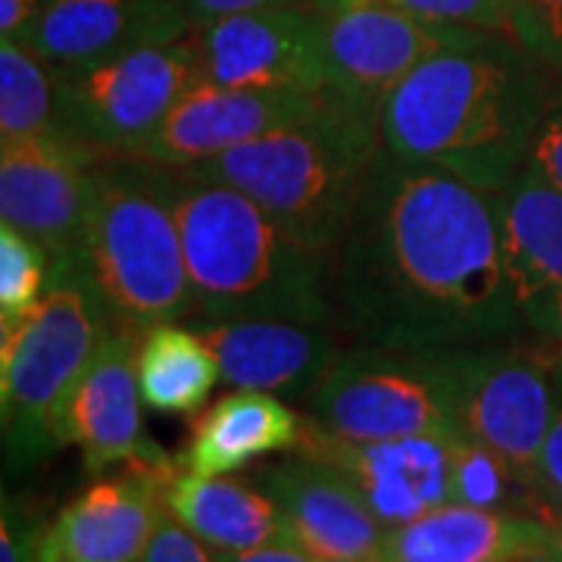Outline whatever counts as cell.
I'll return each mask as SVG.
<instances>
[{
  "mask_svg": "<svg viewBox=\"0 0 562 562\" xmlns=\"http://www.w3.org/2000/svg\"><path fill=\"white\" fill-rule=\"evenodd\" d=\"M347 335L394 350H453L522 331L503 269L497 194L379 147L331 254Z\"/></svg>",
  "mask_w": 562,
  "mask_h": 562,
  "instance_id": "cell-1",
  "label": "cell"
},
{
  "mask_svg": "<svg viewBox=\"0 0 562 562\" xmlns=\"http://www.w3.org/2000/svg\"><path fill=\"white\" fill-rule=\"evenodd\" d=\"M528 57L491 35L425 60L382 103V147L497 194L525 166L550 106Z\"/></svg>",
  "mask_w": 562,
  "mask_h": 562,
  "instance_id": "cell-2",
  "label": "cell"
},
{
  "mask_svg": "<svg viewBox=\"0 0 562 562\" xmlns=\"http://www.w3.org/2000/svg\"><path fill=\"white\" fill-rule=\"evenodd\" d=\"M179 222L194 316L331 319L328 257L297 241L247 194L179 166H157Z\"/></svg>",
  "mask_w": 562,
  "mask_h": 562,
  "instance_id": "cell-3",
  "label": "cell"
},
{
  "mask_svg": "<svg viewBox=\"0 0 562 562\" xmlns=\"http://www.w3.org/2000/svg\"><path fill=\"white\" fill-rule=\"evenodd\" d=\"M379 147V116L325 94L310 120L244 140L184 169L247 194L297 241L331 260Z\"/></svg>",
  "mask_w": 562,
  "mask_h": 562,
  "instance_id": "cell-4",
  "label": "cell"
},
{
  "mask_svg": "<svg viewBox=\"0 0 562 562\" xmlns=\"http://www.w3.org/2000/svg\"><path fill=\"white\" fill-rule=\"evenodd\" d=\"M76 262L98 288L116 328L147 335L194 313L179 222L154 162L98 160Z\"/></svg>",
  "mask_w": 562,
  "mask_h": 562,
  "instance_id": "cell-5",
  "label": "cell"
},
{
  "mask_svg": "<svg viewBox=\"0 0 562 562\" xmlns=\"http://www.w3.org/2000/svg\"><path fill=\"white\" fill-rule=\"evenodd\" d=\"M116 328L79 262H60L41 303L0 319V425L7 472L41 462L57 443V416L101 341Z\"/></svg>",
  "mask_w": 562,
  "mask_h": 562,
  "instance_id": "cell-6",
  "label": "cell"
},
{
  "mask_svg": "<svg viewBox=\"0 0 562 562\" xmlns=\"http://www.w3.org/2000/svg\"><path fill=\"white\" fill-rule=\"evenodd\" d=\"M306 401L313 425L353 441L460 435L450 350L360 341L338 353Z\"/></svg>",
  "mask_w": 562,
  "mask_h": 562,
  "instance_id": "cell-7",
  "label": "cell"
},
{
  "mask_svg": "<svg viewBox=\"0 0 562 562\" xmlns=\"http://www.w3.org/2000/svg\"><path fill=\"white\" fill-rule=\"evenodd\" d=\"M460 435L491 447L531 491L541 479V453L557 416L562 344L516 338L453 347Z\"/></svg>",
  "mask_w": 562,
  "mask_h": 562,
  "instance_id": "cell-8",
  "label": "cell"
},
{
  "mask_svg": "<svg viewBox=\"0 0 562 562\" xmlns=\"http://www.w3.org/2000/svg\"><path fill=\"white\" fill-rule=\"evenodd\" d=\"M63 132L103 157H132L201 81L194 32L81 69H57Z\"/></svg>",
  "mask_w": 562,
  "mask_h": 562,
  "instance_id": "cell-9",
  "label": "cell"
},
{
  "mask_svg": "<svg viewBox=\"0 0 562 562\" xmlns=\"http://www.w3.org/2000/svg\"><path fill=\"white\" fill-rule=\"evenodd\" d=\"M201 81L228 88L328 91L325 16L301 0H281L206 20L194 29Z\"/></svg>",
  "mask_w": 562,
  "mask_h": 562,
  "instance_id": "cell-10",
  "label": "cell"
},
{
  "mask_svg": "<svg viewBox=\"0 0 562 562\" xmlns=\"http://www.w3.org/2000/svg\"><path fill=\"white\" fill-rule=\"evenodd\" d=\"M322 16L328 60L325 94L369 116H379L387 94L425 60L491 38L487 32L441 25L372 3L322 10Z\"/></svg>",
  "mask_w": 562,
  "mask_h": 562,
  "instance_id": "cell-11",
  "label": "cell"
},
{
  "mask_svg": "<svg viewBox=\"0 0 562 562\" xmlns=\"http://www.w3.org/2000/svg\"><path fill=\"white\" fill-rule=\"evenodd\" d=\"M98 160L103 154L66 132L0 140V222L35 238L54 266L76 262Z\"/></svg>",
  "mask_w": 562,
  "mask_h": 562,
  "instance_id": "cell-12",
  "label": "cell"
},
{
  "mask_svg": "<svg viewBox=\"0 0 562 562\" xmlns=\"http://www.w3.org/2000/svg\"><path fill=\"white\" fill-rule=\"evenodd\" d=\"M294 453L338 469L387 531L453 503V435L353 441L306 419Z\"/></svg>",
  "mask_w": 562,
  "mask_h": 562,
  "instance_id": "cell-13",
  "label": "cell"
},
{
  "mask_svg": "<svg viewBox=\"0 0 562 562\" xmlns=\"http://www.w3.org/2000/svg\"><path fill=\"white\" fill-rule=\"evenodd\" d=\"M176 460H132L120 475L88 484L44 525L41 562H138L169 516L166 479Z\"/></svg>",
  "mask_w": 562,
  "mask_h": 562,
  "instance_id": "cell-14",
  "label": "cell"
},
{
  "mask_svg": "<svg viewBox=\"0 0 562 562\" xmlns=\"http://www.w3.org/2000/svg\"><path fill=\"white\" fill-rule=\"evenodd\" d=\"M140 335L110 328L81 379L72 384L57 416V443L81 450L85 469L101 475L110 465L132 460H169L144 435L138 379Z\"/></svg>",
  "mask_w": 562,
  "mask_h": 562,
  "instance_id": "cell-15",
  "label": "cell"
},
{
  "mask_svg": "<svg viewBox=\"0 0 562 562\" xmlns=\"http://www.w3.org/2000/svg\"><path fill=\"white\" fill-rule=\"evenodd\" d=\"M325 94L272 91V88H228L194 81L157 132L132 154L154 166H194L220 157L244 140L310 120Z\"/></svg>",
  "mask_w": 562,
  "mask_h": 562,
  "instance_id": "cell-16",
  "label": "cell"
},
{
  "mask_svg": "<svg viewBox=\"0 0 562 562\" xmlns=\"http://www.w3.org/2000/svg\"><path fill=\"white\" fill-rule=\"evenodd\" d=\"M503 269L522 328L562 344V191L525 162L497 191Z\"/></svg>",
  "mask_w": 562,
  "mask_h": 562,
  "instance_id": "cell-17",
  "label": "cell"
},
{
  "mask_svg": "<svg viewBox=\"0 0 562 562\" xmlns=\"http://www.w3.org/2000/svg\"><path fill=\"white\" fill-rule=\"evenodd\" d=\"M276 501L288 541L328 562H382L387 528L328 462L297 453L257 475Z\"/></svg>",
  "mask_w": 562,
  "mask_h": 562,
  "instance_id": "cell-18",
  "label": "cell"
},
{
  "mask_svg": "<svg viewBox=\"0 0 562 562\" xmlns=\"http://www.w3.org/2000/svg\"><path fill=\"white\" fill-rule=\"evenodd\" d=\"M194 29L198 20L176 0H44L20 41L54 69H81Z\"/></svg>",
  "mask_w": 562,
  "mask_h": 562,
  "instance_id": "cell-19",
  "label": "cell"
},
{
  "mask_svg": "<svg viewBox=\"0 0 562 562\" xmlns=\"http://www.w3.org/2000/svg\"><path fill=\"white\" fill-rule=\"evenodd\" d=\"M188 325L213 347L222 382L232 387L310 397L341 353L335 331L313 322L194 316Z\"/></svg>",
  "mask_w": 562,
  "mask_h": 562,
  "instance_id": "cell-20",
  "label": "cell"
},
{
  "mask_svg": "<svg viewBox=\"0 0 562 562\" xmlns=\"http://www.w3.org/2000/svg\"><path fill=\"white\" fill-rule=\"evenodd\" d=\"M538 516L447 503L391 528L382 562H543Z\"/></svg>",
  "mask_w": 562,
  "mask_h": 562,
  "instance_id": "cell-21",
  "label": "cell"
},
{
  "mask_svg": "<svg viewBox=\"0 0 562 562\" xmlns=\"http://www.w3.org/2000/svg\"><path fill=\"white\" fill-rule=\"evenodd\" d=\"M301 435L303 419L279 401V394L235 387L198 416L191 441L181 453V469L198 475H228L269 453L297 450Z\"/></svg>",
  "mask_w": 562,
  "mask_h": 562,
  "instance_id": "cell-22",
  "label": "cell"
},
{
  "mask_svg": "<svg viewBox=\"0 0 562 562\" xmlns=\"http://www.w3.org/2000/svg\"><path fill=\"white\" fill-rule=\"evenodd\" d=\"M166 509L216 553L254 550L288 538L279 506L262 487L225 475H198L181 469V462L166 479Z\"/></svg>",
  "mask_w": 562,
  "mask_h": 562,
  "instance_id": "cell-23",
  "label": "cell"
},
{
  "mask_svg": "<svg viewBox=\"0 0 562 562\" xmlns=\"http://www.w3.org/2000/svg\"><path fill=\"white\" fill-rule=\"evenodd\" d=\"M138 379L144 406L166 416H191L222 382L220 360L191 325L166 322L140 335Z\"/></svg>",
  "mask_w": 562,
  "mask_h": 562,
  "instance_id": "cell-24",
  "label": "cell"
},
{
  "mask_svg": "<svg viewBox=\"0 0 562 562\" xmlns=\"http://www.w3.org/2000/svg\"><path fill=\"white\" fill-rule=\"evenodd\" d=\"M63 132L60 79L22 41L0 38V140Z\"/></svg>",
  "mask_w": 562,
  "mask_h": 562,
  "instance_id": "cell-25",
  "label": "cell"
},
{
  "mask_svg": "<svg viewBox=\"0 0 562 562\" xmlns=\"http://www.w3.org/2000/svg\"><path fill=\"white\" fill-rule=\"evenodd\" d=\"M535 497L538 491H531L491 447L453 435V503L531 516Z\"/></svg>",
  "mask_w": 562,
  "mask_h": 562,
  "instance_id": "cell-26",
  "label": "cell"
},
{
  "mask_svg": "<svg viewBox=\"0 0 562 562\" xmlns=\"http://www.w3.org/2000/svg\"><path fill=\"white\" fill-rule=\"evenodd\" d=\"M54 262L35 238L0 222V319L32 313L50 284Z\"/></svg>",
  "mask_w": 562,
  "mask_h": 562,
  "instance_id": "cell-27",
  "label": "cell"
},
{
  "mask_svg": "<svg viewBox=\"0 0 562 562\" xmlns=\"http://www.w3.org/2000/svg\"><path fill=\"white\" fill-rule=\"evenodd\" d=\"M301 3L316 7V10L372 3V7L401 10V13L419 16V20L457 25V29H475V32H487V35L513 32V0H301Z\"/></svg>",
  "mask_w": 562,
  "mask_h": 562,
  "instance_id": "cell-28",
  "label": "cell"
},
{
  "mask_svg": "<svg viewBox=\"0 0 562 562\" xmlns=\"http://www.w3.org/2000/svg\"><path fill=\"white\" fill-rule=\"evenodd\" d=\"M513 35L535 60L562 72V0H513Z\"/></svg>",
  "mask_w": 562,
  "mask_h": 562,
  "instance_id": "cell-29",
  "label": "cell"
},
{
  "mask_svg": "<svg viewBox=\"0 0 562 562\" xmlns=\"http://www.w3.org/2000/svg\"><path fill=\"white\" fill-rule=\"evenodd\" d=\"M44 519L29 506L3 494L0 513V562H41Z\"/></svg>",
  "mask_w": 562,
  "mask_h": 562,
  "instance_id": "cell-30",
  "label": "cell"
},
{
  "mask_svg": "<svg viewBox=\"0 0 562 562\" xmlns=\"http://www.w3.org/2000/svg\"><path fill=\"white\" fill-rule=\"evenodd\" d=\"M138 562H220L216 553L194 538L181 522H176L172 516H166L162 525L157 528L154 541L147 543L144 557Z\"/></svg>",
  "mask_w": 562,
  "mask_h": 562,
  "instance_id": "cell-31",
  "label": "cell"
},
{
  "mask_svg": "<svg viewBox=\"0 0 562 562\" xmlns=\"http://www.w3.org/2000/svg\"><path fill=\"white\" fill-rule=\"evenodd\" d=\"M525 162L562 191V101L547 106Z\"/></svg>",
  "mask_w": 562,
  "mask_h": 562,
  "instance_id": "cell-32",
  "label": "cell"
},
{
  "mask_svg": "<svg viewBox=\"0 0 562 562\" xmlns=\"http://www.w3.org/2000/svg\"><path fill=\"white\" fill-rule=\"evenodd\" d=\"M538 494L541 497H557L562 501V369L560 391H557V416L550 425V435L541 453V479H538Z\"/></svg>",
  "mask_w": 562,
  "mask_h": 562,
  "instance_id": "cell-33",
  "label": "cell"
},
{
  "mask_svg": "<svg viewBox=\"0 0 562 562\" xmlns=\"http://www.w3.org/2000/svg\"><path fill=\"white\" fill-rule=\"evenodd\" d=\"M216 553V550H213ZM220 562H328L303 550L301 543L294 541H276V543H262V547H254V550H238V553H216Z\"/></svg>",
  "mask_w": 562,
  "mask_h": 562,
  "instance_id": "cell-34",
  "label": "cell"
},
{
  "mask_svg": "<svg viewBox=\"0 0 562 562\" xmlns=\"http://www.w3.org/2000/svg\"><path fill=\"white\" fill-rule=\"evenodd\" d=\"M531 516H538L547 531L543 541V562H562V501L557 497H535Z\"/></svg>",
  "mask_w": 562,
  "mask_h": 562,
  "instance_id": "cell-35",
  "label": "cell"
},
{
  "mask_svg": "<svg viewBox=\"0 0 562 562\" xmlns=\"http://www.w3.org/2000/svg\"><path fill=\"white\" fill-rule=\"evenodd\" d=\"M44 0H0V38L20 41L38 16Z\"/></svg>",
  "mask_w": 562,
  "mask_h": 562,
  "instance_id": "cell-36",
  "label": "cell"
},
{
  "mask_svg": "<svg viewBox=\"0 0 562 562\" xmlns=\"http://www.w3.org/2000/svg\"><path fill=\"white\" fill-rule=\"evenodd\" d=\"M181 10H188L198 25L206 20H220L228 13H241V10H254V7H269V3H281V0H176Z\"/></svg>",
  "mask_w": 562,
  "mask_h": 562,
  "instance_id": "cell-37",
  "label": "cell"
},
{
  "mask_svg": "<svg viewBox=\"0 0 562 562\" xmlns=\"http://www.w3.org/2000/svg\"><path fill=\"white\" fill-rule=\"evenodd\" d=\"M535 562H541V560H535Z\"/></svg>",
  "mask_w": 562,
  "mask_h": 562,
  "instance_id": "cell-38",
  "label": "cell"
}]
</instances>
